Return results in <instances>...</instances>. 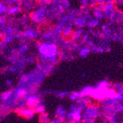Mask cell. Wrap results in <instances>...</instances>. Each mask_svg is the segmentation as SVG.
I'll list each match as a JSON object with an SVG mask.
<instances>
[{
    "instance_id": "obj_2",
    "label": "cell",
    "mask_w": 123,
    "mask_h": 123,
    "mask_svg": "<svg viewBox=\"0 0 123 123\" xmlns=\"http://www.w3.org/2000/svg\"><path fill=\"white\" fill-rule=\"evenodd\" d=\"M18 114H19L20 116L24 118H32V116L35 115V110L30 107V108H20L17 110Z\"/></svg>"
},
{
    "instance_id": "obj_8",
    "label": "cell",
    "mask_w": 123,
    "mask_h": 123,
    "mask_svg": "<svg viewBox=\"0 0 123 123\" xmlns=\"http://www.w3.org/2000/svg\"><path fill=\"white\" fill-rule=\"evenodd\" d=\"M89 52V50H87V49H84V50L81 52V54L83 55V56H84V55L87 54V53Z\"/></svg>"
},
{
    "instance_id": "obj_5",
    "label": "cell",
    "mask_w": 123,
    "mask_h": 123,
    "mask_svg": "<svg viewBox=\"0 0 123 123\" xmlns=\"http://www.w3.org/2000/svg\"><path fill=\"white\" fill-rule=\"evenodd\" d=\"M11 95V92H6V93H5L2 98V99L3 100H6V99H8V98Z\"/></svg>"
},
{
    "instance_id": "obj_3",
    "label": "cell",
    "mask_w": 123,
    "mask_h": 123,
    "mask_svg": "<svg viewBox=\"0 0 123 123\" xmlns=\"http://www.w3.org/2000/svg\"><path fill=\"white\" fill-rule=\"evenodd\" d=\"M57 116L62 121H63L65 119V110L62 107H59L57 110Z\"/></svg>"
},
{
    "instance_id": "obj_9",
    "label": "cell",
    "mask_w": 123,
    "mask_h": 123,
    "mask_svg": "<svg viewBox=\"0 0 123 123\" xmlns=\"http://www.w3.org/2000/svg\"><path fill=\"white\" fill-rule=\"evenodd\" d=\"M4 40V36L2 33H0V43H2Z\"/></svg>"
},
{
    "instance_id": "obj_4",
    "label": "cell",
    "mask_w": 123,
    "mask_h": 123,
    "mask_svg": "<svg viewBox=\"0 0 123 123\" xmlns=\"http://www.w3.org/2000/svg\"><path fill=\"white\" fill-rule=\"evenodd\" d=\"M40 120L41 122L43 123H48L49 122V118L48 116L46 113H44V112L41 113V116H40Z\"/></svg>"
},
{
    "instance_id": "obj_1",
    "label": "cell",
    "mask_w": 123,
    "mask_h": 123,
    "mask_svg": "<svg viewBox=\"0 0 123 123\" xmlns=\"http://www.w3.org/2000/svg\"><path fill=\"white\" fill-rule=\"evenodd\" d=\"M40 52L47 58H53L56 54V47L53 44H43L40 47Z\"/></svg>"
},
{
    "instance_id": "obj_7",
    "label": "cell",
    "mask_w": 123,
    "mask_h": 123,
    "mask_svg": "<svg viewBox=\"0 0 123 123\" xmlns=\"http://www.w3.org/2000/svg\"><path fill=\"white\" fill-rule=\"evenodd\" d=\"M5 10V6L2 5L1 3H0V12H2Z\"/></svg>"
},
{
    "instance_id": "obj_6",
    "label": "cell",
    "mask_w": 123,
    "mask_h": 123,
    "mask_svg": "<svg viewBox=\"0 0 123 123\" xmlns=\"http://www.w3.org/2000/svg\"><path fill=\"white\" fill-rule=\"evenodd\" d=\"M62 121L59 118H58V119H53V120H52V121H50V122H49L48 123H62Z\"/></svg>"
}]
</instances>
